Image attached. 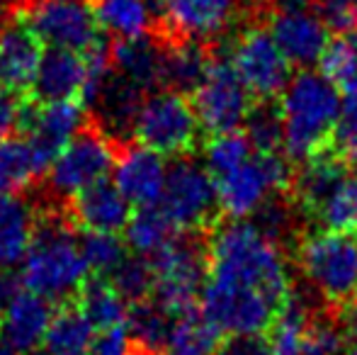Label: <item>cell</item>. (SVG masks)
Returning a JSON list of instances; mask_svg holds the SVG:
<instances>
[{"instance_id": "48", "label": "cell", "mask_w": 357, "mask_h": 355, "mask_svg": "<svg viewBox=\"0 0 357 355\" xmlns=\"http://www.w3.org/2000/svg\"><path fill=\"white\" fill-rule=\"evenodd\" d=\"M345 39H348V42L353 44V49L357 52V24H355V27H350L348 32H345Z\"/></svg>"}, {"instance_id": "46", "label": "cell", "mask_w": 357, "mask_h": 355, "mask_svg": "<svg viewBox=\"0 0 357 355\" xmlns=\"http://www.w3.org/2000/svg\"><path fill=\"white\" fill-rule=\"evenodd\" d=\"M268 13H299V10H311L316 0H265Z\"/></svg>"}, {"instance_id": "45", "label": "cell", "mask_w": 357, "mask_h": 355, "mask_svg": "<svg viewBox=\"0 0 357 355\" xmlns=\"http://www.w3.org/2000/svg\"><path fill=\"white\" fill-rule=\"evenodd\" d=\"M17 292H20V282L13 275V270L0 268V314L8 309V304L13 302Z\"/></svg>"}, {"instance_id": "43", "label": "cell", "mask_w": 357, "mask_h": 355, "mask_svg": "<svg viewBox=\"0 0 357 355\" xmlns=\"http://www.w3.org/2000/svg\"><path fill=\"white\" fill-rule=\"evenodd\" d=\"M216 355H270V341L263 333H236L221 343Z\"/></svg>"}, {"instance_id": "22", "label": "cell", "mask_w": 357, "mask_h": 355, "mask_svg": "<svg viewBox=\"0 0 357 355\" xmlns=\"http://www.w3.org/2000/svg\"><path fill=\"white\" fill-rule=\"evenodd\" d=\"M39 217L22 195L0 197V268L13 270L22 263L37 232Z\"/></svg>"}, {"instance_id": "20", "label": "cell", "mask_w": 357, "mask_h": 355, "mask_svg": "<svg viewBox=\"0 0 357 355\" xmlns=\"http://www.w3.org/2000/svg\"><path fill=\"white\" fill-rule=\"evenodd\" d=\"M42 47L24 22L0 27V86L15 93L32 88L44 56Z\"/></svg>"}, {"instance_id": "1", "label": "cell", "mask_w": 357, "mask_h": 355, "mask_svg": "<svg viewBox=\"0 0 357 355\" xmlns=\"http://www.w3.org/2000/svg\"><path fill=\"white\" fill-rule=\"evenodd\" d=\"M289 292L282 246L258 224L231 219L212 234L199 312L221 333L268 331Z\"/></svg>"}, {"instance_id": "9", "label": "cell", "mask_w": 357, "mask_h": 355, "mask_svg": "<svg viewBox=\"0 0 357 355\" xmlns=\"http://www.w3.org/2000/svg\"><path fill=\"white\" fill-rule=\"evenodd\" d=\"M114 161L117 149L112 139L100 129H83L49 163V190L56 197L71 199L80 190L112 176Z\"/></svg>"}, {"instance_id": "13", "label": "cell", "mask_w": 357, "mask_h": 355, "mask_svg": "<svg viewBox=\"0 0 357 355\" xmlns=\"http://www.w3.org/2000/svg\"><path fill=\"white\" fill-rule=\"evenodd\" d=\"M165 178H168V163H165L163 153L153 151L144 144H134L122 153H117L112 180L134 207L158 204L165 188Z\"/></svg>"}, {"instance_id": "18", "label": "cell", "mask_w": 357, "mask_h": 355, "mask_svg": "<svg viewBox=\"0 0 357 355\" xmlns=\"http://www.w3.org/2000/svg\"><path fill=\"white\" fill-rule=\"evenodd\" d=\"M163 8L170 32L199 44L221 37L236 17V0H168Z\"/></svg>"}, {"instance_id": "11", "label": "cell", "mask_w": 357, "mask_h": 355, "mask_svg": "<svg viewBox=\"0 0 357 355\" xmlns=\"http://www.w3.org/2000/svg\"><path fill=\"white\" fill-rule=\"evenodd\" d=\"M253 95L243 86L231 61L212 59L204 78L192 90V107L204 132H236L253 109Z\"/></svg>"}, {"instance_id": "29", "label": "cell", "mask_w": 357, "mask_h": 355, "mask_svg": "<svg viewBox=\"0 0 357 355\" xmlns=\"http://www.w3.org/2000/svg\"><path fill=\"white\" fill-rule=\"evenodd\" d=\"M183 234L173 227L165 212L158 204L149 207H134V214L124 229V241L129 248H134L137 256L153 258L155 253L163 251L168 243H173Z\"/></svg>"}, {"instance_id": "21", "label": "cell", "mask_w": 357, "mask_h": 355, "mask_svg": "<svg viewBox=\"0 0 357 355\" xmlns=\"http://www.w3.org/2000/svg\"><path fill=\"white\" fill-rule=\"evenodd\" d=\"M49 156L29 137L0 139V197L22 195L49 171Z\"/></svg>"}, {"instance_id": "26", "label": "cell", "mask_w": 357, "mask_h": 355, "mask_svg": "<svg viewBox=\"0 0 357 355\" xmlns=\"http://www.w3.org/2000/svg\"><path fill=\"white\" fill-rule=\"evenodd\" d=\"M224 333L202 312H185L173 317L160 355H216Z\"/></svg>"}, {"instance_id": "28", "label": "cell", "mask_w": 357, "mask_h": 355, "mask_svg": "<svg viewBox=\"0 0 357 355\" xmlns=\"http://www.w3.org/2000/svg\"><path fill=\"white\" fill-rule=\"evenodd\" d=\"M212 59L207 56L199 42L178 39L173 47L163 49V73H160V88L192 93L204 78Z\"/></svg>"}, {"instance_id": "14", "label": "cell", "mask_w": 357, "mask_h": 355, "mask_svg": "<svg viewBox=\"0 0 357 355\" xmlns=\"http://www.w3.org/2000/svg\"><path fill=\"white\" fill-rule=\"evenodd\" d=\"M270 34L289 59L291 66L319 63L324 49L331 42V27L321 13L299 10V13H270Z\"/></svg>"}, {"instance_id": "19", "label": "cell", "mask_w": 357, "mask_h": 355, "mask_svg": "<svg viewBox=\"0 0 357 355\" xmlns=\"http://www.w3.org/2000/svg\"><path fill=\"white\" fill-rule=\"evenodd\" d=\"M350 163L333 146L321 153H314L291 178V188L287 197L304 214H316V209L328 199V195L350 176Z\"/></svg>"}, {"instance_id": "3", "label": "cell", "mask_w": 357, "mask_h": 355, "mask_svg": "<svg viewBox=\"0 0 357 355\" xmlns=\"http://www.w3.org/2000/svg\"><path fill=\"white\" fill-rule=\"evenodd\" d=\"M88 275V261L71 224L61 217L39 219L32 243L20 263L24 287L54 302L78 294Z\"/></svg>"}, {"instance_id": "16", "label": "cell", "mask_w": 357, "mask_h": 355, "mask_svg": "<svg viewBox=\"0 0 357 355\" xmlns=\"http://www.w3.org/2000/svg\"><path fill=\"white\" fill-rule=\"evenodd\" d=\"M22 127L27 137L54 158L85 129V105L78 98L42 100L37 107L24 112Z\"/></svg>"}, {"instance_id": "7", "label": "cell", "mask_w": 357, "mask_h": 355, "mask_svg": "<svg viewBox=\"0 0 357 355\" xmlns=\"http://www.w3.org/2000/svg\"><path fill=\"white\" fill-rule=\"evenodd\" d=\"M153 263V302L170 317L192 312L207 282V251L192 239L178 236L151 258Z\"/></svg>"}, {"instance_id": "31", "label": "cell", "mask_w": 357, "mask_h": 355, "mask_svg": "<svg viewBox=\"0 0 357 355\" xmlns=\"http://www.w3.org/2000/svg\"><path fill=\"white\" fill-rule=\"evenodd\" d=\"M311 319V312L299 294L289 292L284 304L280 307L273 326H270V355H301L304 336Z\"/></svg>"}, {"instance_id": "50", "label": "cell", "mask_w": 357, "mask_h": 355, "mask_svg": "<svg viewBox=\"0 0 357 355\" xmlns=\"http://www.w3.org/2000/svg\"><path fill=\"white\" fill-rule=\"evenodd\" d=\"M27 355H49L47 351H44V353H39V351H34V353H27Z\"/></svg>"}, {"instance_id": "24", "label": "cell", "mask_w": 357, "mask_h": 355, "mask_svg": "<svg viewBox=\"0 0 357 355\" xmlns=\"http://www.w3.org/2000/svg\"><path fill=\"white\" fill-rule=\"evenodd\" d=\"M112 68L122 81L146 90L160 86L163 73V49L149 37L124 39L112 49Z\"/></svg>"}, {"instance_id": "54", "label": "cell", "mask_w": 357, "mask_h": 355, "mask_svg": "<svg viewBox=\"0 0 357 355\" xmlns=\"http://www.w3.org/2000/svg\"><path fill=\"white\" fill-rule=\"evenodd\" d=\"M144 355H146V353H144Z\"/></svg>"}, {"instance_id": "33", "label": "cell", "mask_w": 357, "mask_h": 355, "mask_svg": "<svg viewBox=\"0 0 357 355\" xmlns=\"http://www.w3.org/2000/svg\"><path fill=\"white\" fill-rule=\"evenodd\" d=\"M253 153H255L253 144H250V139L241 129L212 134V139L204 146V166L212 173V178H219L236 171L238 166H243Z\"/></svg>"}, {"instance_id": "38", "label": "cell", "mask_w": 357, "mask_h": 355, "mask_svg": "<svg viewBox=\"0 0 357 355\" xmlns=\"http://www.w3.org/2000/svg\"><path fill=\"white\" fill-rule=\"evenodd\" d=\"M80 246L90 273L95 275H112V270L127 258V243L119 239V234L85 232Z\"/></svg>"}, {"instance_id": "23", "label": "cell", "mask_w": 357, "mask_h": 355, "mask_svg": "<svg viewBox=\"0 0 357 355\" xmlns=\"http://www.w3.org/2000/svg\"><path fill=\"white\" fill-rule=\"evenodd\" d=\"M85 81V56L68 49H49L39 63L32 90L39 100L78 98Z\"/></svg>"}, {"instance_id": "39", "label": "cell", "mask_w": 357, "mask_h": 355, "mask_svg": "<svg viewBox=\"0 0 357 355\" xmlns=\"http://www.w3.org/2000/svg\"><path fill=\"white\" fill-rule=\"evenodd\" d=\"M345 336L338 322H311L304 336V351L301 355H343Z\"/></svg>"}, {"instance_id": "17", "label": "cell", "mask_w": 357, "mask_h": 355, "mask_svg": "<svg viewBox=\"0 0 357 355\" xmlns=\"http://www.w3.org/2000/svg\"><path fill=\"white\" fill-rule=\"evenodd\" d=\"M134 204L122 195L114 180H100L71 197V219L83 232L119 234L127 229Z\"/></svg>"}, {"instance_id": "12", "label": "cell", "mask_w": 357, "mask_h": 355, "mask_svg": "<svg viewBox=\"0 0 357 355\" xmlns=\"http://www.w3.org/2000/svg\"><path fill=\"white\" fill-rule=\"evenodd\" d=\"M231 66L255 100H275L291 78V63L273 39L270 29L253 24L231 44Z\"/></svg>"}, {"instance_id": "32", "label": "cell", "mask_w": 357, "mask_h": 355, "mask_svg": "<svg viewBox=\"0 0 357 355\" xmlns=\"http://www.w3.org/2000/svg\"><path fill=\"white\" fill-rule=\"evenodd\" d=\"M170 324L173 317L165 312L163 307H158L155 302H137L129 307V317H127V331L134 338L137 348L146 355L160 353L165 343V336L170 331Z\"/></svg>"}, {"instance_id": "44", "label": "cell", "mask_w": 357, "mask_h": 355, "mask_svg": "<svg viewBox=\"0 0 357 355\" xmlns=\"http://www.w3.org/2000/svg\"><path fill=\"white\" fill-rule=\"evenodd\" d=\"M22 117H24V109L20 105L15 90L0 86V139L10 137L22 124Z\"/></svg>"}, {"instance_id": "42", "label": "cell", "mask_w": 357, "mask_h": 355, "mask_svg": "<svg viewBox=\"0 0 357 355\" xmlns=\"http://www.w3.org/2000/svg\"><path fill=\"white\" fill-rule=\"evenodd\" d=\"M316 8L331 29L348 32L357 24V0H316Z\"/></svg>"}, {"instance_id": "27", "label": "cell", "mask_w": 357, "mask_h": 355, "mask_svg": "<svg viewBox=\"0 0 357 355\" xmlns=\"http://www.w3.org/2000/svg\"><path fill=\"white\" fill-rule=\"evenodd\" d=\"M95 338L98 328L88 322L80 307H61L54 312L49 324L44 351L49 355H90Z\"/></svg>"}, {"instance_id": "34", "label": "cell", "mask_w": 357, "mask_h": 355, "mask_svg": "<svg viewBox=\"0 0 357 355\" xmlns=\"http://www.w3.org/2000/svg\"><path fill=\"white\" fill-rule=\"evenodd\" d=\"M243 127L255 151H284L282 112H280V105H275L273 100H258Z\"/></svg>"}, {"instance_id": "40", "label": "cell", "mask_w": 357, "mask_h": 355, "mask_svg": "<svg viewBox=\"0 0 357 355\" xmlns=\"http://www.w3.org/2000/svg\"><path fill=\"white\" fill-rule=\"evenodd\" d=\"M333 149L357 168V90L348 93L343 100V112L333 137Z\"/></svg>"}, {"instance_id": "4", "label": "cell", "mask_w": 357, "mask_h": 355, "mask_svg": "<svg viewBox=\"0 0 357 355\" xmlns=\"http://www.w3.org/2000/svg\"><path fill=\"white\" fill-rule=\"evenodd\" d=\"M199 129L202 124L192 100L185 98L180 90L158 88L142 98L129 132L137 144H144L163 156H185L197 144Z\"/></svg>"}, {"instance_id": "53", "label": "cell", "mask_w": 357, "mask_h": 355, "mask_svg": "<svg viewBox=\"0 0 357 355\" xmlns=\"http://www.w3.org/2000/svg\"><path fill=\"white\" fill-rule=\"evenodd\" d=\"M248 3H265V0H248Z\"/></svg>"}, {"instance_id": "49", "label": "cell", "mask_w": 357, "mask_h": 355, "mask_svg": "<svg viewBox=\"0 0 357 355\" xmlns=\"http://www.w3.org/2000/svg\"><path fill=\"white\" fill-rule=\"evenodd\" d=\"M0 355H20V353H17V351H13V348H10L5 341H0Z\"/></svg>"}, {"instance_id": "25", "label": "cell", "mask_w": 357, "mask_h": 355, "mask_svg": "<svg viewBox=\"0 0 357 355\" xmlns=\"http://www.w3.org/2000/svg\"><path fill=\"white\" fill-rule=\"evenodd\" d=\"M93 8L100 29L117 42L149 37L155 24L153 0H93Z\"/></svg>"}, {"instance_id": "36", "label": "cell", "mask_w": 357, "mask_h": 355, "mask_svg": "<svg viewBox=\"0 0 357 355\" xmlns=\"http://www.w3.org/2000/svg\"><path fill=\"white\" fill-rule=\"evenodd\" d=\"M321 73L343 95L357 90V52L348 39H331L319 59Z\"/></svg>"}, {"instance_id": "41", "label": "cell", "mask_w": 357, "mask_h": 355, "mask_svg": "<svg viewBox=\"0 0 357 355\" xmlns=\"http://www.w3.org/2000/svg\"><path fill=\"white\" fill-rule=\"evenodd\" d=\"M90 355H139V348L129 336L127 326H117L98 333Z\"/></svg>"}, {"instance_id": "37", "label": "cell", "mask_w": 357, "mask_h": 355, "mask_svg": "<svg viewBox=\"0 0 357 355\" xmlns=\"http://www.w3.org/2000/svg\"><path fill=\"white\" fill-rule=\"evenodd\" d=\"M109 278H112L109 282L119 289V294L129 304L144 302L149 294H153V282H155L153 263L146 256H127L112 270Z\"/></svg>"}, {"instance_id": "52", "label": "cell", "mask_w": 357, "mask_h": 355, "mask_svg": "<svg viewBox=\"0 0 357 355\" xmlns=\"http://www.w3.org/2000/svg\"><path fill=\"white\" fill-rule=\"evenodd\" d=\"M348 355H357V346H353V351H350Z\"/></svg>"}, {"instance_id": "5", "label": "cell", "mask_w": 357, "mask_h": 355, "mask_svg": "<svg viewBox=\"0 0 357 355\" xmlns=\"http://www.w3.org/2000/svg\"><path fill=\"white\" fill-rule=\"evenodd\" d=\"M291 158L284 151H255L243 166L214 178L219 209L229 219L255 217L273 195H289Z\"/></svg>"}, {"instance_id": "30", "label": "cell", "mask_w": 357, "mask_h": 355, "mask_svg": "<svg viewBox=\"0 0 357 355\" xmlns=\"http://www.w3.org/2000/svg\"><path fill=\"white\" fill-rule=\"evenodd\" d=\"M80 312L88 317L98 331L117 328L127 324L129 317V302L119 294V289L107 280H88L80 287Z\"/></svg>"}, {"instance_id": "6", "label": "cell", "mask_w": 357, "mask_h": 355, "mask_svg": "<svg viewBox=\"0 0 357 355\" xmlns=\"http://www.w3.org/2000/svg\"><path fill=\"white\" fill-rule=\"evenodd\" d=\"M296 261L311 285L331 302L357 297V234L331 232L301 239Z\"/></svg>"}, {"instance_id": "2", "label": "cell", "mask_w": 357, "mask_h": 355, "mask_svg": "<svg viewBox=\"0 0 357 355\" xmlns=\"http://www.w3.org/2000/svg\"><path fill=\"white\" fill-rule=\"evenodd\" d=\"M284 127V153L291 161H306L333 146L343 112L340 90L316 71H301L289 78L280 98Z\"/></svg>"}, {"instance_id": "10", "label": "cell", "mask_w": 357, "mask_h": 355, "mask_svg": "<svg viewBox=\"0 0 357 355\" xmlns=\"http://www.w3.org/2000/svg\"><path fill=\"white\" fill-rule=\"evenodd\" d=\"M22 22L49 49L85 54L100 37L93 0H27Z\"/></svg>"}, {"instance_id": "47", "label": "cell", "mask_w": 357, "mask_h": 355, "mask_svg": "<svg viewBox=\"0 0 357 355\" xmlns=\"http://www.w3.org/2000/svg\"><path fill=\"white\" fill-rule=\"evenodd\" d=\"M10 3H13V0H0V27H5V22H8Z\"/></svg>"}, {"instance_id": "8", "label": "cell", "mask_w": 357, "mask_h": 355, "mask_svg": "<svg viewBox=\"0 0 357 355\" xmlns=\"http://www.w3.org/2000/svg\"><path fill=\"white\" fill-rule=\"evenodd\" d=\"M158 207L180 234H195L214 222L219 209L216 183L207 166L180 156L168 166V178Z\"/></svg>"}, {"instance_id": "51", "label": "cell", "mask_w": 357, "mask_h": 355, "mask_svg": "<svg viewBox=\"0 0 357 355\" xmlns=\"http://www.w3.org/2000/svg\"><path fill=\"white\" fill-rule=\"evenodd\" d=\"M153 3H158V5H165V3H168V0H153Z\"/></svg>"}, {"instance_id": "35", "label": "cell", "mask_w": 357, "mask_h": 355, "mask_svg": "<svg viewBox=\"0 0 357 355\" xmlns=\"http://www.w3.org/2000/svg\"><path fill=\"white\" fill-rule=\"evenodd\" d=\"M324 229L357 234V176H348L314 214Z\"/></svg>"}, {"instance_id": "15", "label": "cell", "mask_w": 357, "mask_h": 355, "mask_svg": "<svg viewBox=\"0 0 357 355\" xmlns=\"http://www.w3.org/2000/svg\"><path fill=\"white\" fill-rule=\"evenodd\" d=\"M52 319V299L32 289H20L8 309L0 314V341H5L20 355L39 351V346H44Z\"/></svg>"}]
</instances>
